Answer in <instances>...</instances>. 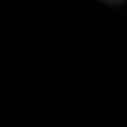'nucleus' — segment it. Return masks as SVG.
Segmentation results:
<instances>
[{"label": "nucleus", "instance_id": "nucleus-1", "mask_svg": "<svg viewBox=\"0 0 127 127\" xmlns=\"http://www.w3.org/2000/svg\"><path fill=\"white\" fill-rule=\"evenodd\" d=\"M101 1L109 5H119L123 4L125 0H101Z\"/></svg>", "mask_w": 127, "mask_h": 127}]
</instances>
